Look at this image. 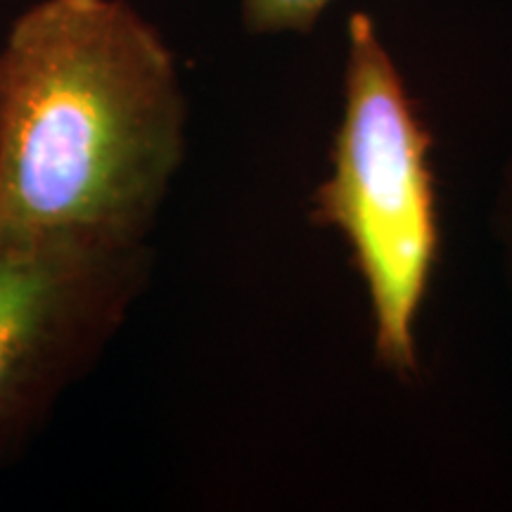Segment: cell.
<instances>
[{
  "mask_svg": "<svg viewBox=\"0 0 512 512\" xmlns=\"http://www.w3.org/2000/svg\"><path fill=\"white\" fill-rule=\"evenodd\" d=\"M174 50L128 0H38L0 46V242L152 240L185 157Z\"/></svg>",
  "mask_w": 512,
  "mask_h": 512,
  "instance_id": "cell-1",
  "label": "cell"
},
{
  "mask_svg": "<svg viewBox=\"0 0 512 512\" xmlns=\"http://www.w3.org/2000/svg\"><path fill=\"white\" fill-rule=\"evenodd\" d=\"M430 145L373 19L356 12L332 176L313 195L311 219L347 238L370 292L377 358L401 377L418 370L415 316L439 256Z\"/></svg>",
  "mask_w": 512,
  "mask_h": 512,
  "instance_id": "cell-2",
  "label": "cell"
},
{
  "mask_svg": "<svg viewBox=\"0 0 512 512\" xmlns=\"http://www.w3.org/2000/svg\"><path fill=\"white\" fill-rule=\"evenodd\" d=\"M150 240L38 235L0 242V467L117 339L152 278Z\"/></svg>",
  "mask_w": 512,
  "mask_h": 512,
  "instance_id": "cell-3",
  "label": "cell"
},
{
  "mask_svg": "<svg viewBox=\"0 0 512 512\" xmlns=\"http://www.w3.org/2000/svg\"><path fill=\"white\" fill-rule=\"evenodd\" d=\"M245 27L254 34L311 31L332 0H240Z\"/></svg>",
  "mask_w": 512,
  "mask_h": 512,
  "instance_id": "cell-4",
  "label": "cell"
}]
</instances>
